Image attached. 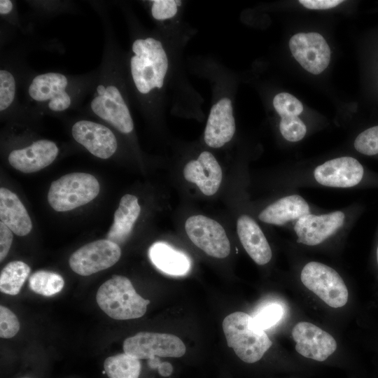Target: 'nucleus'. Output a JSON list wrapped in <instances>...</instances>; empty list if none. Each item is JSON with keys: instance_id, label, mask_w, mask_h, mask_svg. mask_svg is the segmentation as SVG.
<instances>
[{"instance_id": "f257e3e1", "label": "nucleus", "mask_w": 378, "mask_h": 378, "mask_svg": "<svg viewBox=\"0 0 378 378\" xmlns=\"http://www.w3.org/2000/svg\"><path fill=\"white\" fill-rule=\"evenodd\" d=\"M354 218L351 206L323 211L311 204L286 227L295 236L298 244L316 246L346 232Z\"/></svg>"}, {"instance_id": "f03ea898", "label": "nucleus", "mask_w": 378, "mask_h": 378, "mask_svg": "<svg viewBox=\"0 0 378 378\" xmlns=\"http://www.w3.org/2000/svg\"><path fill=\"white\" fill-rule=\"evenodd\" d=\"M363 164L351 156H340L320 163L309 170L289 171V190L302 186L335 189L358 187L365 177Z\"/></svg>"}, {"instance_id": "7ed1b4c3", "label": "nucleus", "mask_w": 378, "mask_h": 378, "mask_svg": "<svg viewBox=\"0 0 378 378\" xmlns=\"http://www.w3.org/2000/svg\"><path fill=\"white\" fill-rule=\"evenodd\" d=\"M132 51L130 74L136 90L141 94H148L161 89L169 67L161 41L153 37L139 38L133 42Z\"/></svg>"}, {"instance_id": "20e7f679", "label": "nucleus", "mask_w": 378, "mask_h": 378, "mask_svg": "<svg viewBox=\"0 0 378 378\" xmlns=\"http://www.w3.org/2000/svg\"><path fill=\"white\" fill-rule=\"evenodd\" d=\"M222 326L228 346L245 363L258 361L272 344L265 330L258 328L246 313L229 314Z\"/></svg>"}, {"instance_id": "39448f33", "label": "nucleus", "mask_w": 378, "mask_h": 378, "mask_svg": "<svg viewBox=\"0 0 378 378\" xmlns=\"http://www.w3.org/2000/svg\"><path fill=\"white\" fill-rule=\"evenodd\" d=\"M96 299L102 310L116 320L140 318L150 303L136 292L129 279L120 275L105 281L99 288Z\"/></svg>"}, {"instance_id": "423d86ee", "label": "nucleus", "mask_w": 378, "mask_h": 378, "mask_svg": "<svg viewBox=\"0 0 378 378\" xmlns=\"http://www.w3.org/2000/svg\"><path fill=\"white\" fill-rule=\"evenodd\" d=\"M97 178L87 173L74 172L53 181L50 187L48 200L57 211H66L84 205L99 194Z\"/></svg>"}, {"instance_id": "0eeeda50", "label": "nucleus", "mask_w": 378, "mask_h": 378, "mask_svg": "<svg viewBox=\"0 0 378 378\" xmlns=\"http://www.w3.org/2000/svg\"><path fill=\"white\" fill-rule=\"evenodd\" d=\"M300 279L328 306L338 308L346 304L348 290L340 274L332 267L317 261H310L302 268Z\"/></svg>"}, {"instance_id": "6e6552de", "label": "nucleus", "mask_w": 378, "mask_h": 378, "mask_svg": "<svg viewBox=\"0 0 378 378\" xmlns=\"http://www.w3.org/2000/svg\"><path fill=\"white\" fill-rule=\"evenodd\" d=\"M92 111L123 134L134 130L133 120L120 89L114 84L101 83L90 102Z\"/></svg>"}, {"instance_id": "1a4fd4ad", "label": "nucleus", "mask_w": 378, "mask_h": 378, "mask_svg": "<svg viewBox=\"0 0 378 378\" xmlns=\"http://www.w3.org/2000/svg\"><path fill=\"white\" fill-rule=\"evenodd\" d=\"M186 346L176 335L140 332L127 338L123 343L125 354L137 359H153L155 356L178 358L186 353Z\"/></svg>"}, {"instance_id": "9d476101", "label": "nucleus", "mask_w": 378, "mask_h": 378, "mask_svg": "<svg viewBox=\"0 0 378 378\" xmlns=\"http://www.w3.org/2000/svg\"><path fill=\"white\" fill-rule=\"evenodd\" d=\"M185 230L191 241L207 255L224 258L230 254V241L217 221L202 215L192 216L186 220Z\"/></svg>"}, {"instance_id": "9b49d317", "label": "nucleus", "mask_w": 378, "mask_h": 378, "mask_svg": "<svg viewBox=\"0 0 378 378\" xmlns=\"http://www.w3.org/2000/svg\"><path fill=\"white\" fill-rule=\"evenodd\" d=\"M121 255L117 244L108 239H99L88 243L69 258L71 270L81 276H89L115 265Z\"/></svg>"}, {"instance_id": "f8f14e48", "label": "nucleus", "mask_w": 378, "mask_h": 378, "mask_svg": "<svg viewBox=\"0 0 378 378\" xmlns=\"http://www.w3.org/2000/svg\"><path fill=\"white\" fill-rule=\"evenodd\" d=\"M289 47L296 61L311 74H321L330 63V47L318 33H298L290 38Z\"/></svg>"}, {"instance_id": "ddd939ff", "label": "nucleus", "mask_w": 378, "mask_h": 378, "mask_svg": "<svg viewBox=\"0 0 378 378\" xmlns=\"http://www.w3.org/2000/svg\"><path fill=\"white\" fill-rule=\"evenodd\" d=\"M69 80L65 75L48 72L36 76L28 88L29 97L36 102L46 104L49 110L62 112L71 105L67 92Z\"/></svg>"}, {"instance_id": "4468645a", "label": "nucleus", "mask_w": 378, "mask_h": 378, "mask_svg": "<svg viewBox=\"0 0 378 378\" xmlns=\"http://www.w3.org/2000/svg\"><path fill=\"white\" fill-rule=\"evenodd\" d=\"M292 336L297 352L314 360H326L337 349L336 341L331 335L309 322L296 323Z\"/></svg>"}, {"instance_id": "2eb2a0df", "label": "nucleus", "mask_w": 378, "mask_h": 378, "mask_svg": "<svg viewBox=\"0 0 378 378\" xmlns=\"http://www.w3.org/2000/svg\"><path fill=\"white\" fill-rule=\"evenodd\" d=\"M74 139L91 154L108 159L117 150L118 143L113 132L107 127L90 120L76 122L71 128Z\"/></svg>"}, {"instance_id": "dca6fc26", "label": "nucleus", "mask_w": 378, "mask_h": 378, "mask_svg": "<svg viewBox=\"0 0 378 378\" xmlns=\"http://www.w3.org/2000/svg\"><path fill=\"white\" fill-rule=\"evenodd\" d=\"M235 130L232 101L227 97L222 98L210 109L204 130V141L209 147L220 148L232 139Z\"/></svg>"}, {"instance_id": "f3484780", "label": "nucleus", "mask_w": 378, "mask_h": 378, "mask_svg": "<svg viewBox=\"0 0 378 378\" xmlns=\"http://www.w3.org/2000/svg\"><path fill=\"white\" fill-rule=\"evenodd\" d=\"M58 153L59 148L55 142L41 139L23 148L12 150L8 160L15 169L24 173H31L50 165Z\"/></svg>"}, {"instance_id": "a211bd4d", "label": "nucleus", "mask_w": 378, "mask_h": 378, "mask_svg": "<svg viewBox=\"0 0 378 378\" xmlns=\"http://www.w3.org/2000/svg\"><path fill=\"white\" fill-rule=\"evenodd\" d=\"M183 176L194 183L203 194L207 196L215 194L222 181V169L214 155L203 151L197 160L188 162L183 169Z\"/></svg>"}, {"instance_id": "6ab92c4d", "label": "nucleus", "mask_w": 378, "mask_h": 378, "mask_svg": "<svg viewBox=\"0 0 378 378\" xmlns=\"http://www.w3.org/2000/svg\"><path fill=\"white\" fill-rule=\"evenodd\" d=\"M239 241L251 259L259 265L267 264L272 258V251L261 227L247 214L241 215L237 221Z\"/></svg>"}, {"instance_id": "aec40b11", "label": "nucleus", "mask_w": 378, "mask_h": 378, "mask_svg": "<svg viewBox=\"0 0 378 378\" xmlns=\"http://www.w3.org/2000/svg\"><path fill=\"white\" fill-rule=\"evenodd\" d=\"M309 203L304 197L293 190H289L263 208L258 215L262 223L286 227Z\"/></svg>"}, {"instance_id": "412c9836", "label": "nucleus", "mask_w": 378, "mask_h": 378, "mask_svg": "<svg viewBox=\"0 0 378 378\" xmlns=\"http://www.w3.org/2000/svg\"><path fill=\"white\" fill-rule=\"evenodd\" d=\"M0 219L18 236L28 234L32 228L31 218L22 202L5 188L0 189Z\"/></svg>"}, {"instance_id": "4be33fe9", "label": "nucleus", "mask_w": 378, "mask_h": 378, "mask_svg": "<svg viewBox=\"0 0 378 378\" xmlns=\"http://www.w3.org/2000/svg\"><path fill=\"white\" fill-rule=\"evenodd\" d=\"M140 212L137 197L130 194L125 195L114 214L113 223L108 232L107 239L118 245L125 242L130 235Z\"/></svg>"}, {"instance_id": "5701e85b", "label": "nucleus", "mask_w": 378, "mask_h": 378, "mask_svg": "<svg viewBox=\"0 0 378 378\" xmlns=\"http://www.w3.org/2000/svg\"><path fill=\"white\" fill-rule=\"evenodd\" d=\"M148 255L152 263L167 274L182 276L190 270L189 258L165 242L154 243L149 248Z\"/></svg>"}, {"instance_id": "b1692460", "label": "nucleus", "mask_w": 378, "mask_h": 378, "mask_svg": "<svg viewBox=\"0 0 378 378\" xmlns=\"http://www.w3.org/2000/svg\"><path fill=\"white\" fill-rule=\"evenodd\" d=\"M30 271L29 266L22 261L15 260L8 262L1 272V291L10 295L18 294Z\"/></svg>"}, {"instance_id": "393cba45", "label": "nucleus", "mask_w": 378, "mask_h": 378, "mask_svg": "<svg viewBox=\"0 0 378 378\" xmlns=\"http://www.w3.org/2000/svg\"><path fill=\"white\" fill-rule=\"evenodd\" d=\"M104 368L108 378H139L141 365L139 359L123 353L106 358Z\"/></svg>"}, {"instance_id": "a878e982", "label": "nucleus", "mask_w": 378, "mask_h": 378, "mask_svg": "<svg viewBox=\"0 0 378 378\" xmlns=\"http://www.w3.org/2000/svg\"><path fill=\"white\" fill-rule=\"evenodd\" d=\"M29 284L34 293L48 297L60 292L64 287V281L57 273L38 270L31 275Z\"/></svg>"}, {"instance_id": "bb28decb", "label": "nucleus", "mask_w": 378, "mask_h": 378, "mask_svg": "<svg viewBox=\"0 0 378 378\" xmlns=\"http://www.w3.org/2000/svg\"><path fill=\"white\" fill-rule=\"evenodd\" d=\"M284 315V308L276 302H270L258 309L252 316L254 324L265 330L276 325Z\"/></svg>"}, {"instance_id": "cd10ccee", "label": "nucleus", "mask_w": 378, "mask_h": 378, "mask_svg": "<svg viewBox=\"0 0 378 378\" xmlns=\"http://www.w3.org/2000/svg\"><path fill=\"white\" fill-rule=\"evenodd\" d=\"M273 106L281 118L298 116L303 111L302 103L288 92H281L273 99Z\"/></svg>"}, {"instance_id": "c85d7f7f", "label": "nucleus", "mask_w": 378, "mask_h": 378, "mask_svg": "<svg viewBox=\"0 0 378 378\" xmlns=\"http://www.w3.org/2000/svg\"><path fill=\"white\" fill-rule=\"evenodd\" d=\"M354 147L360 154L373 156L378 155V125L370 127L356 137Z\"/></svg>"}, {"instance_id": "c756f323", "label": "nucleus", "mask_w": 378, "mask_h": 378, "mask_svg": "<svg viewBox=\"0 0 378 378\" xmlns=\"http://www.w3.org/2000/svg\"><path fill=\"white\" fill-rule=\"evenodd\" d=\"M279 131L286 141L298 142L305 136L307 130L304 122L298 116H292L281 118Z\"/></svg>"}, {"instance_id": "7c9ffc66", "label": "nucleus", "mask_w": 378, "mask_h": 378, "mask_svg": "<svg viewBox=\"0 0 378 378\" xmlns=\"http://www.w3.org/2000/svg\"><path fill=\"white\" fill-rule=\"evenodd\" d=\"M15 79L13 74L6 70H0V111L7 110L15 97Z\"/></svg>"}, {"instance_id": "2f4dec72", "label": "nucleus", "mask_w": 378, "mask_h": 378, "mask_svg": "<svg viewBox=\"0 0 378 378\" xmlns=\"http://www.w3.org/2000/svg\"><path fill=\"white\" fill-rule=\"evenodd\" d=\"M20 330V323L15 314L8 308L0 306V337L9 339Z\"/></svg>"}, {"instance_id": "473e14b6", "label": "nucleus", "mask_w": 378, "mask_h": 378, "mask_svg": "<svg viewBox=\"0 0 378 378\" xmlns=\"http://www.w3.org/2000/svg\"><path fill=\"white\" fill-rule=\"evenodd\" d=\"M151 14L157 20H164L174 18L177 12L181 1L155 0L152 1Z\"/></svg>"}, {"instance_id": "72a5a7b5", "label": "nucleus", "mask_w": 378, "mask_h": 378, "mask_svg": "<svg viewBox=\"0 0 378 378\" xmlns=\"http://www.w3.org/2000/svg\"><path fill=\"white\" fill-rule=\"evenodd\" d=\"M13 241V232L0 222V260L7 255Z\"/></svg>"}, {"instance_id": "f704fd0d", "label": "nucleus", "mask_w": 378, "mask_h": 378, "mask_svg": "<svg viewBox=\"0 0 378 378\" xmlns=\"http://www.w3.org/2000/svg\"><path fill=\"white\" fill-rule=\"evenodd\" d=\"M305 8L314 10H325L335 7L343 2L341 0H300Z\"/></svg>"}, {"instance_id": "c9c22d12", "label": "nucleus", "mask_w": 378, "mask_h": 378, "mask_svg": "<svg viewBox=\"0 0 378 378\" xmlns=\"http://www.w3.org/2000/svg\"><path fill=\"white\" fill-rule=\"evenodd\" d=\"M13 9V4L10 0L0 1V14L6 15L9 14Z\"/></svg>"}, {"instance_id": "e433bc0d", "label": "nucleus", "mask_w": 378, "mask_h": 378, "mask_svg": "<svg viewBox=\"0 0 378 378\" xmlns=\"http://www.w3.org/2000/svg\"><path fill=\"white\" fill-rule=\"evenodd\" d=\"M376 258H377V265H378V245H377V251H376Z\"/></svg>"}]
</instances>
